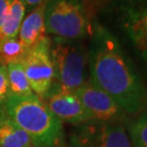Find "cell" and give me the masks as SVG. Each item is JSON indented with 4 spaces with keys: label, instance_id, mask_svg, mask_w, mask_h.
<instances>
[{
    "label": "cell",
    "instance_id": "7",
    "mask_svg": "<svg viewBox=\"0 0 147 147\" xmlns=\"http://www.w3.org/2000/svg\"><path fill=\"white\" fill-rule=\"evenodd\" d=\"M51 38L45 35L25 52L19 61L24 67L32 91L43 100L51 90L53 67L51 57Z\"/></svg>",
    "mask_w": 147,
    "mask_h": 147
},
{
    "label": "cell",
    "instance_id": "3",
    "mask_svg": "<svg viewBox=\"0 0 147 147\" xmlns=\"http://www.w3.org/2000/svg\"><path fill=\"white\" fill-rule=\"evenodd\" d=\"M51 57L53 67L52 86L49 92L74 93L86 82L87 52L79 41L59 38L51 40Z\"/></svg>",
    "mask_w": 147,
    "mask_h": 147
},
{
    "label": "cell",
    "instance_id": "9",
    "mask_svg": "<svg viewBox=\"0 0 147 147\" xmlns=\"http://www.w3.org/2000/svg\"><path fill=\"white\" fill-rule=\"evenodd\" d=\"M43 100L52 114L61 121L79 125L93 120L74 93L49 92Z\"/></svg>",
    "mask_w": 147,
    "mask_h": 147
},
{
    "label": "cell",
    "instance_id": "12",
    "mask_svg": "<svg viewBox=\"0 0 147 147\" xmlns=\"http://www.w3.org/2000/svg\"><path fill=\"white\" fill-rule=\"evenodd\" d=\"M26 10L25 0H9L7 13L0 28V44L17 38Z\"/></svg>",
    "mask_w": 147,
    "mask_h": 147
},
{
    "label": "cell",
    "instance_id": "1",
    "mask_svg": "<svg viewBox=\"0 0 147 147\" xmlns=\"http://www.w3.org/2000/svg\"><path fill=\"white\" fill-rule=\"evenodd\" d=\"M87 52L90 81L131 115L147 109V89L113 33L96 22Z\"/></svg>",
    "mask_w": 147,
    "mask_h": 147
},
{
    "label": "cell",
    "instance_id": "19",
    "mask_svg": "<svg viewBox=\"0 0 147 147\" xmlns=\"http://www.w3.org/2000/svg\"><path fill=\"white\" fill-rule=\"evenodd\" d=\"M112 0H95V3L97 5H99V4H106V3H109V2H111Z\"/></svg>",
    "mask_w": 147,
    "mask_h": 147
},
{
    "label": "cell",
    "instance_id": "8",
    "mask_svg": "<svg viewBox=\"0 0 147 147\" xmlns=\"http://www.w3.org/2000/svg\"><path fill=\"white\" fill-rule=\"evenodd\" d=\"M74 94L80 100L93 120L110 121H118L123 110L107 93L87 80Z\"/></svg>",
    "mask_w": 147,
    "mask_h": 147
},
{
    "label": "cell",
    "instance_id": "18",
    "mask_svg": "<svg viewBox=\"0 0 147 147\" xmlns=\"http://www.w3.org/2000/svg\"><path fill=\"white\" fill-rule=\"evenodd\" d=\"M43 1H45V0H25V3H26V9L33 10L36 6L41 4Z\"/></svg>",
    "mask_w": 147,
    "mask_h": 147
},
{
    "label": "cell",
    "instance_id": "16",
    "mask_svg": "<svg viewBox=\"0 0 147 147\" xmlns=\"http://www.w3.org/2000/svg\"><path fill=\"white\" fill-rule=\"evenodd\" d=\"M10 98L7 65L0 64V107L4 106Z\"/></svg>",
    "mask_w": 147,
    "mask_h": 147
},
{
    "label": "cell",
    "instance_id": "14",
    "mask_svg": "<svg viewBox=\"0 0 147 147\" xmlns=\"http://www.w3.org/2000/svg\"><path fill=\"white\" fill-rule=\"evenodd\" d=\"M129 134L133 147H147V111L129 123Z\"/></svg>",
    "mask_w": 147,
    "mask_h": 147
},
{
    "label": "cell",
    "instance_id": "4",
    "mask_svg": "<svg viewBox=\"0 0 147 147\" xmlns=\"http://www.w3.org/2000/svg\"><path fill=\"white\" fill-rule=\"evenodd\" d=\"M46 32L55 38L80 41L89 32L84 0H49L45 13Z\"/></svg>",
    "mask_w": 147,
    "mask_h": 147
},
{
    "label": "cell",
    "instance_id": "17",
    "mask_svg": "<svg viewBox=\"0 0 147 147\" xmlns=\"http://www.w3.org/2000/svg\"><path fill=\"white\" fill-rule=\"evenodd\" d=\"M9 6V0H0V28H1L3 21L5 19Z\"/></svg>",
    "mask_w": 147,
    "mask_h": 147
},
{
    "label": "cell",
    "instance_id": "6",
    "mask_svg": "<svg viewBox=\"0 0 147 147\" xmlns=\"http://www.w3.org/2000/svg\"><path fill=\"white\" fill-rule=\"evenodd\" d=\"M70 143L72 147H133L125 127L118 121L79 124L70 134Z\"/></svg>",
    "mask_w": 147,
    "mask_h": 147
},
{
    "label": "cell",
    "instance_id": "5",
    "mask_svg": "<svg viewBox=\"0 0 147 147\" xmlns=\"http://www.w3.org/2000/svg\"><path fill=\"white\" fill-rule=\"evenodd\" d=\"M118 23L147 67V0H112Z\"/></svg>",
    "mask_w": 147,
    "mask_h": 147
},
{
    "label": "cell",
    "instance_id": "13",
    "mask_svg": "<svg viewBox=\"0 0 147 147\" xmlns=\"http://www.w3.org/2000/svg\"><path fill=\"white\" fill-rule=\"evenodd\" d=\"M6 65H7L8 70L10 96L25 98V97L34 95L24 67L20 62H11Z\"/></svg>",
    "mask_w": 147,
    "mask_h": 147
},
{
    "label": "cell",
    "instance_id": "2",
    "mask_svg": "<svg viewBox=\"0 0 147 147\" xmlns=\"http://www.w3.org/2000/svg\"><path fill=\"white\" fill-rule=\"evenodd\" d=\"M4 107L32 142L33 147H57L63 142V124L35 95L10 96Z\"/></svg>",
    "mask_w": 147,
    "mask_h": 147
},
{
    "label": "cell",
    "instance_id": "10",
    "mask_svg": "<svg viewBox=\"0 0 147 147\" xmlns=\"http://www.w3.org/2000/svg\"><path fill=\"white\" fill-rule=\"evenodd\" d=\"M48 1L45 0L36 6L22 22L18 40L26 51L46 35L45 13Z\"/></svg>",
    "mask_w": 147,
    "mask_h": 147
},
{
    "label": "cell",
    "instance_id": "15",
    "mask_svg": "<svg viewBox=\"0 0 147 147\" xmlns=\"http://www.w3.org/2000/svg\"><path fill=\"white\" fill-rule=\"evenodd\" d=\"M26 51L17 38L0 44V64L7 65L11 62L20 61Z\"/></svg>",
    "mask_w": 147,
    "mask_h": 147
},
{
    "label": "cell",
    "instance_id": "11",
    "mask_svg": "<svg viewBox=\"0 0 147 147\" xmlns=\"http://www.w3.org/2000/svg\"><path fill=\"white\" fill-rule=\"evenodd\" d=\"M0 147H33L30 136L0 107Z\"/></svg>",
    "mask_w": 147,
    "mask_h": 147
}]
</instances>
